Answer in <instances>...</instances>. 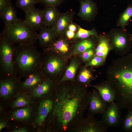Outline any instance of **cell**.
Returning <instances> with one entry per match:
<instances>
[{
  "label": "cell",
  "mask_w": 132,
  "mask_h": 132,
  "mask_svg": "<svg viewBox=\"0 0 132 132\" xmlns=\"http://www.w3.org/2000/svg\"><path fill=\"white\" fill-rule=\"evenodd\" d=\"M87 88L75 81L57 84L53 92V108L48 116H50L54 131L74 132L88 106Z\"/></svg>",
  "instance_id": "1"
},
{
  "label": "cell",
  "mask_w": 132,
  "mask_h": 132,
  "mask_svg": "<svg viewBox=\"0 0 132 132\" xmlns=\"http://www.w3.org/2000/svg\"><path fill=\"white\" fill-rule=\"evenodd\" d=\"M121 68L110 74L108 81L114 89L122 109H132V54L123 58Z\"/></svg>",
  "instance_id": "2"
},
{
  "label": "cell",
  "mask_w": 132,
  "mask_h": 132,
  "mask_svg": "<svg viewBox=\"0 0 132 132\" xmlns=\"http://www.w3.org/2000/svg\"><path fill=\"white\" fill-rule=\"evenodd\" d=\"M43 57L34 44H21L16 46L13 64L17 76L26 77L40 71Z\"/></svg>",
  "instance_id": "3"
},
{
  "label": "cell",
  "mask_w": 132,
  "mask_h": 132,
  "mask_svg": "<svg viewBox=\"0 0 132 132\" xmlns=\"http://www.w3.org/2000/svg\"><path fill=\"white\" fill-rule=\"evenodd\" d=\"M0 35L14 44H35L38 39V34L36 31L21 19L5 25Z\"/></svg>",
  "instance_id": "4"
},
{
  "label": "cell",
  "mask_w": 132,
  "mask_h": 132,
  "mask_svg": "<svg viewBox=\"0 0 132 132\" xmlns=\"http://www.w3.org/2000/svg\"><path fill=\"white\" fill-rule=\"evenodd\" d=\"M40 71L44 77L57 83L63 77L70 59L52 51L43 53Z\"/></svg>",
  "instance_id": "5"
},
{
  "label": "cell",
  "mask_w": 132,
  "mask_h": 132,
  "mask_svg": "<svg viewBox=\"0 0 132 132\" xmlns=\"http://www.w3.org/2000/svg\"><path fill=\"white\" fill-rule=\"evenodd\" d=\"M15 44L0 36V72L1 76H17L13 64Z\"/></svg>",
  "instance_id": "6"
},
{
  "label": "cell",
  "mask_w": 132,
  "mask_h": 132,
  "mask_svg": "<svg viewBox=\"0 0 132 132\" xmlns=\"http://www.w3.org/2000/svg\"><path fill=\"white\" fill-rule=\"evenodd\" d=\"M108 104L102 114V120L108 127L119 126L123 119L121 113L122 109L117 102H113Z\"/></svg>",
  "instance_id": "7"
},
{
  "label": "cell",
  "mask_w": 132,
  "mask_h": 132,
  "mask_svg": "<svg viewBox=\"0 0 132 132\" xmlns=\"http://www.w3.org/2000/svg\"><path fill=\"white\" fill-rule=\"evenodd\" d=\"M108 127L102 120L95 118L93 115L83 118L74 132H106Z\"/></svg>",
  "instance_id": "8"
},
{
  "label": "cell",
  "mask_w": 132,
  "mask_h": 132,
  "mask_svg": "<svg viewBox=\"0 0 132 132\" xmlns=\"http://www.w3.org/2000/svg\"><path fill=\"white\" fill-rule=\"evenodd\" d=\"M110 37L113 45L120 49H129L131 47L132 34L125 28L113 29L108 34Z\"/></svg>",
  "instance_id": "9"
},
{
  "label": "cell",
  "mask_w": 132,
  "mask_h": 132,
  "mask_svg": "<svg viewBox=\"0 0 132 132\" xmlns=\"http://www.w3.org/2000/svg\"><path fill=\"white\" fill-rule=\"evenodd\" d=\"M73 43L65 36L58 37L52 44L43 50V53L47 51H52L65 58L70 59L73 50Z\"/></svg>",
  "instance_id": "10"
},
{
  "label": "cell",
  "mask_w": 132,
  "mask_h": 132,
  "mask_svg": "<svg viewBox=\"0 0 132 132\" xmlns=\"http://www.w3.org/2000/svg\"><path fill=\"white\" fill-rule=\"evenodd\" d=\"M88 101L89 107L87 115L102 114L107 106V103L96 89L88 92Z\"/></svg>",
  "instance_id": "11"
},
{
  "label": "cell",
  "mask_w": 132,
  "mask_h": 132,
  "mask_svg": "<svg viewBox=\"0 0 132 132\" xmlns=\"http://www.w3.org/2000/svg\"><path fill=\"white\" fill-rule=\"evenodd\" d=\"M24 12L25 18L24 20L33 30H40L44 26L42 10L34 6Z\"/></svg>",
  "instance_id": "12"
},
{
  "label": "cell",
  "mask_w": 132,
  "mask_h": 132,
  "mask_svg": "<svg viewBox=\"0 0 132 132\" xmlns=\"http://www.w3.org/2000/svg\"><path fill=\"white\" fill-rule=\"evenodd\" d=\"M75 15V12L72 11L60 13L56 23L51 27L58 37L65 36L68 26L72 22Z\"/></svg>",
  "instance_id": "13"
},
{
  "label": "cell",
  "mask_w": 132,
  "mask_h": 132,
  "mask_svg": "<svg viewBox=\"0 0 132 132\" xmlns=\"http://www.w3.org/2000/svg\"><path fill=\"white\" fill-rule=\"evenodd\" d=\"M80 3L77 15L82 20L90 22L93 20L97 13L96 2L92 0H78Z\"/></svg>",
  "instance_id": "14"
},
{
  "label": "cell",
  "mask_w": 132,
  "mask_h": 132,
  "mask_svg": "<svg viewBox=\"0 0 132 132\" xmlns=\"http://www.w3.org/2000/svg\"><path fill=\"white\" fill-rule=\"evenodd\" d=\"M17 76H1L0 81V94L1 97L7 98L11 96L20 84Z\"/></svg>",
  "instance_id": "15"
},
{
  "label": "cell",
  "mask_w": 132,
  "mask_h": 132,
  "mask_svg": "<svg viewBox=\"0 0 132 132\" xmlns=\"http://www.w3.org/2000/svg\"><path fill=\"white\" fill-rule=\"evenodd\" d=\"M82 62L78 55L71 57L63 77L57 84L67 81H75L76 77L82 66Z\"/></svg>",
  "instance_id": "16"
},
{
  "label": "cell",
  "mask_w": 132,
  "mask_h": 132,
  "mask_svg": "<svg viewBox=\"0 0 132 132\" xmlns=\"http://www.w3.org/2000/svg\"><path fill=\"white\" fill-rule=\"evenodd\" d=\"M53 105L52 98H48L41 102L38 107L37 116L35 121L37 124L41 126L44 124L52 110Z\"/></svg>",
  "instance_id": "17"
},
{
  "label": "cell",
  "mask_w": 132,
  "mask_h": 132,
  "mask_svg": "<svg viewBox=\"0 0 132 132\" xmlns=\"http://www.w3.org/2000/svg\"><path fill=\"white\" fill-rule=\"evenodd\" d=\"M57 83L46 78L32 91V93L34 98H39L47 96L53 92Z\"/></svg>",
  "instance_id": "18"
},
{
  "label": "cell",
  "mask_w": 132,
  "mask_h": 132,
  "mask_svg": "<svg viewBox=\"0 0 132 132\" xmlns=\"http://www.w3.org/2000/svg\"><path fill=\"white\" fill-rule=\"evenodd\" d=\"M58 37L51 27L44 26L38 34L39 43L43 50L52 44Z\"/></svg>",
  "instance_id": "19"
},
{
  "label": "cell",
  "mask_w": 132,
  "mask_h": 132,
  "mask_svg": "<svg viewBox=\"0 0 132 132\" xmlns=\"http://www.w3.org/2000/svg\"><path fill=\"white\" fill-rule=\"evenodd\" d=\"M89 86L95 88L102 98L107 104L116 100V95L114 90L108 81L99 85L90 84Z\"/></svg>",
  "instance_id": "20"
},
{
  "label": "cell",
  "mask_w": 132,
  "mask_h": 132,
  "mask_svg": "<svg viewBox=\"0 0 132 132\" xmlns=\"http://www.w3.org/2000/svg\"><path fill=\"white\" fill-rule=\"evenodd\" d=\"M46 78L40 71L35 72L26 77L20 84V88L24 90H33Z\"/></svg>",
  "instance_id": "21"
},
{
  "label": "cell",
  "mask_w": 132,
  "mask_h": 132,
  "mask_svg": "<svg viewBox=\"0 0 132 132\" xmlns=\"http://www.w3.org/2000/svg\"><path fill=\"white\" fill-rule=\"evenodd\" d=\"M42 10L44 26L52 27L56 23L60 13L56 7H45Z\"/></svg>",
  "instance_id": "22"
},
{
  "label": "cell",
  "mask_w": 132,
  "mask_h": 132,
  "mask_svg": "<svg viewBox=\"0 0 132 132\" xmlns=\"http://www.w3.org/2000/svg\"><path fill=\"white\" fill-rule=\"evenodd\" d=\"M90 37L78 39L74 42L71 57L77 55L90 49L94 48L95 42Z\"/></svg>",
  "instance_id": "23"
},
{
  "label": "cell",
  "mask_w": 132,
  "mask_h": 132,
  "mask_svg": "<svg viewBox=\"0 0 132 132\" xmlns=\"http://www.w3.org/2000/svg\"><path fill=\"white\" fill-rule=\"evenodd\" d=\"M0 16L5 25L12 23L20 19L18 18L16 11L11 2L4 8L0 13Z\"/></svg>",
  "instance_id": "24"
},
{
  "label": "cell",
  "mask_w": 132,
  "mask_h": 132,
  "mask_svg": "<svg viewBox=\"0 0 132 132\" xmlns=\"http://www.w3.org/2000/svg\"><path fill=\"white\" fill-rule=\"evenodd\" d=\"M95 79L91 70L85 66L80 67L76 77L75 81L87 87Z\"/></svg>",
  "instance_id": "25"
},
{
  "label": "cell",
  "mask_w": 132,
  "mask_h": 132,
  "mask_svg": "<svg viewBox=\"0 0 132 132\" xmlns=\"http://www.w3.org/2000/svg\"><path fill=\"white\" fill-rule=\"evenodd\" d=\"M98 38V45L95 50L96 56L105 58L109 50L110 47L109 40L106 36L101 35Z\"/></svg>",
  "instance_id": "26"
},
{
  "label": "cell",
  "mask_w": 132,
  "mask_h": 132,
  "mask_svg": "<svg viewBox=\"0 0 132 132\" xmlns=\"http://www.w3.org/2000/svg\"><path fill=\"white\" fill-rule=\"evenodd\" d=\"M132 17V4H129L124 11L120 15L118 20L117 26L124 29L128 25L129 22Z\"/></svg>",
  "instance_id": "27"
},
{
  "label": "cell",
  "mask_w": 132,
  "mask_h": 132,
  "mask_svg": "<svg viewBox=\"0 0 132 132\" xmlns=\"http://www.w3.org/2000/svg\"><path fill=\"white\" fill-rule=\"evenodd\" d=\"M77 30L76 33L74 38L73 40V42L78 39L87 38L93 36L97 38L98 35L95 28L90 30L84 29L80 25H77Z\"/></svg>",
  "instance_id": "28"
},
{
  "label": "cell",
  "mask_w": 132,
  "mask_h": 132,
  "mask_svg": "<svg viewBox=\"0 0 132 132\" xmlns=\"http://www.w3.org/2000/svg\"><path fill=\"white\" fill-rule=\"evenodd\" d=\"M31 111V109L30 107H25L15 111L12 113L11 117L14 120H25L30 117Z\"/></svg>",
  "instance_id": "29"
},
{
  "label": "cell",
  "mask_w": 132,
  "mask_h": 132,
  "mask_svg": "<svg viewBox=\"0 0 132 132\" xmlns=\"http://www.w3.org/2000/svg\"><path fill=\"white\" fill-rule=\"evenodd\" d=\"M128 110L121 124L122 130L125 132H132V109Z\"/></svg>",
  "instance_id": "30"
},
{
  "label": "cell",
  "mask_w": 132,
  "mask_h": 132,
  "mask_svg": "<svg viewBox=\"0 0 132 132\" xmlns=\"http://www.w3.org/2000/svg\"><path fill=\"white\" fill-rule=\"evenodd\" d=\"M38 3V0H17L16 5L17 8L25 12Z\"/></svg>",
  "instance_id": "31"
},
{
  "label": "cell",
  "mask_w": 132,
  "mask_h": 132,
  "mask_svg": "<svg viewBox=\"0 0 132 132\" xmlns=\"http://www.w3.org/2000/svg\"><path fill=\"white\" fill-rule=\"evenodd\" d=\"M30 100L26 96L21 95L18 97L13 102L12 105L13 108L22 107L29 104Z\"/></svg>",
  "instance_id": "32"
},
{
  "label": "cell",
  "mask_w": 132,
  "mask_h": 132,
  "mask_svg": "<svg viewBox=\"0 0 132 132\" xmlns=\"http://www.w3.org/2000/svg\"><path fill=\"white\" fill-rule=\"evenodd\" d=\"M94 48L89 49L78 55L83 62H86L89 61L94 54Z\"/></svg>",
  "instance_id": "33"
},
{
  "label": "cell",
  "mask_w": 132,
  "mask_h": 132,
  "mask_svg": "<svg viewBox=\"0 0 132 132\" xmlns=\"http://www.w3.org/2000/svg\"><path fill=\"white\" fill-rule=\"evenodd\" d=\"M39 2L45 7L54 6L57 7L64 2V0H38Z\"/></svg>",
  "instance_id": "34"
},
{
  "label": "cell",
  "mask_w": 132,
  "mask_h": 132,
  "mask_svg": "<svg viewBox=\"0 0 132 132\" xmlns=\"http://www.w3.org/2000/svg\"><path fill=\"white\" fill-rule=\"evenodd\" d=\"M103 58L101 57L96 56L86 63L85 66L87 67L98 66L103 62Z\"/></svg>",
  "instance_id": "35"
},
{
  "label": "cell",
  "mask_w": 132,
  "mask_h": 132,
  "mask_svg": "<svg viewBox=\"0 0 132 132\" xmlns=\"http://www.w3.org/2000/svg\"><path fill=\"white\" fill-rule=\"evenodd\" d=\"M11 0H0V13L7 5L11 2Z\"/></svg>",
  "instance_id": "36"
},
{
  "label": "cell",
  "mask_w": 132,
  "mask_h": 132,
  "mask_svg": "<svg viewBox=\"0 0 132 132\" xmlns=\"http://www.w3.org/2000/svg\"><path fill=\"white\" fill-rule=\"evenodd\" d=\"M75 33H76L67 29L65 33V36L68 40L73 42V40Z\"/></svg>",
  "instance_id": "37"
},
{
  "label": "cell",
  "mask_w": 132,
  "mask_h": 132,
  "mask_svg": "<svg viewBox=\"0 0 132 132\" xmlns=\"http://www.w3.org/2000/svg\"><path fill=\"white\" fill-rule=\"evenodd\" d=\"M67 30L76 33L77 30V25L72 23V22L68 25Z\"/></svg>",
  "instance_id": "38"
},
{
  "label": "cell",
  "mask_w": 132,
  "mask_h": 132,
  "mask_svg": "<svg viewBox=\"0 0 132 132\" xmlns=\"http://www.w3.org/2000/svg\"><path fill=\"white\" fill-rule=\"evenodd\" d=\"M27 132V130L23 128H17L12 131V132Z\"/></svg>",
  "instance_id": "39"
},
{
  "label": "cell",
  "mask_w": 132,
  "mask_h": 132,
  "mask_svg": "<svg viewBox=\"0 0 132 132\" xmlns=\"http://www.w3.org/2000/svg\"><path fill=\"white\" fill-rule=\"evenodd\" d=\"M7 125L6 123L4 121H1L0 122V131Z\"/></svg>",
  "instance_id": "40"
}]
</instances>
